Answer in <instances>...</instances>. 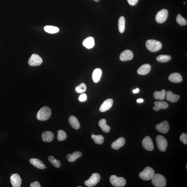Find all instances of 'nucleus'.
<instances>
[{"mask_svg":"<svg viewBox=\"0 0 187 187\" xmlns=\"http://www.w3.org/2000/svg\"><path fill=\"white\" fill-rule=\"evenodd\" d=\"M51 111L50 108L47 106L42 107L41 109L36 115V118L41 121H45L50 118Z\"/></svg>","mask_w":187,"mask_h":187,"instance_id":"obj_1","label":"nucleus"},{"mask_svg":"<svg viewBox=\"0 0 187 187\" xmlns=\"http://www.w3.org/2000/svg\"><path fill=\"white\" fill-rule=\"evenodd\" d=\"M146 48L152 52H156L160 50L162 45L161 43L154 40H149L146 42Z\"/></svg>","mask_w":187,"mask_h":187,"instance_id":"obj_2","label":"nucleus"},{"mask_svg":"<svg viewBox=\"0 0 187 187\" xmlns=\"http://www.w3.org/2000/svg\"><path fill=\"white\" fill-rule=\"evenodd\" d=\"M152 183L156 187H164L166 186V178L160 174H156L152 178Z\"/></svg>","mask_w":187,"mask_h":187,"instance_id":"obj_3","label":"nucleus"},{"mask_svg":"<svg viewBox=\"0 0 187 187\" xmlns=\"http://www.w3.org/2000/svg\"><path fill=\"white\" fill-rule=\"evenodd\" d=\"M155 173L152 168L147 167L139 174V177L141 179L145 180H152Z\"/></svg>","mask_w":187,"mask_h":187,"instance_id":"obj_4","label":"nucleus"},{"mask_svg":"<svg viewBox=\"0 0 187 187\" xmlns=\"http://www.w3.org/2000/svg\"><path fill=\"white\" fill-rule=\"evenodd\" d=\"M110 182L112 185L116 187H123L126 184V180L123 177H119L112 175L110 177Z\"/></svg>","mask_w":187,"mask_h":187,"instance_id":"obj_5","label":"nucleus"},{"mask_svg":"<svg viewBox=\"0 0 187 187\" xmlns=\"http://www.w3.org/2000/svg\"><path fill=\"white\" fill-rule=\"evenodd\" d=\"M101 179L99 174L94 173L92 174L89 179L86 180L85 184L86 186L89 187L95 186L98 183Z\"/></svg>","mask_w":187,"mask_h":187,"instance_id":"obj_6","label":"nucleus"},{"mask_svg":"<svg viewBox=\"0 0 187 187\" xmlns=\"http://www.w3.org/2000/svg\"><path fill=\"white\" fill-rule=\"evenodd\" d=\"M156 140L159 150L162 152H165L168 145L166 139L162 135H159L157 137Z\"/></svg>","mask_w":187,"mask_h":187,"instance_id":"obj_7","label":"nucleus"},{"mask_svg":"<svg viewBox=\"0 0 187 187\" xmlns=\"http://www.w3.org/2000/svg\"><path fill=\"white\" fill-rule=\"evenodd\" d=\"M169 12L166 9H163L157 13L156 16V20L159 23H163L166 21L168 16Z\"/></svg>","mask_w":187,"mask_h":187,"instance_id":"obj_8","label":"nucleus"},{"mask_svg":"<svg viewBox=\"0 0 187 187\" xmlns=\"http://www.w3.org/2000/svg\"><path fill=\"white\" fill-rule=\"evenodd\" d=\"M42 62L41 58L35 54L32 55L29 60L28 63L30 66H36L40 65Z\"/></svg>","mask_w":187,"mask_h":187,"instance_id":"obj_9","label":"nucleus"},{"mask_svg":"<svg viewBox=\"0 0 187 187\" xmlns=\"http://www.w3.org/2000/svg\"><path fill=\"white\" fill-rule=\"evenodd\" d=\"M142 145L144 149L148 151H151L154 149V146L152 141L149 136L146 137L142 141Z\"/></svg>","mask_w":187,"mask_h":187,"instance_id":"obj_10","label":"nucleus"},{"mask_svg":"<svg viewBox=\"0 0 187 187\" xmlns=\"http://www.w3.org/2000/svg\"><path fill=\"white\" fill-rule=\"evenodd\" d=\"M10 181L13 187H20L21 184V180L20 175L18 174H13L10 177Z\"/></svg>","mask_w":187,"mask_h":187,"instance_id":"obj_11","label":"nucleus"},{"mask_svg":"<svg viewBox=\"0 0 187 187\" xmlns=\"http://www.w3.org/2000/svg\"><path fill=\"white\" fill-rule=\"evenodd\" d=\"M156 128L158 132L163 134H166L169 132V126L168 122L166 121H164L160 124H157Z\"/></svg>","mask_w":187,"mask_h":187,"instance_id":"obj_12","label":"nucleus"},{"mask_svg":"<svg viewBox=\"0 0 187 187\" xmlns=\"http://www.w3.org/2000/svg\"><path fill=\"white\" fill-rule=\"evenodd\" d=\"M113 101L112 99L109 98L105 101L101 105L100 111L101 112H104L109 110L112 106Z\"/></svg>","mask_w":187,"mask_h":187,"instance_id":"obj_13","label":"nucleus"},{"mask_svg":"<svg viewBox=\"0 0 187 187\" xmlns=\"http://www.w3.org/2000/svg\"><path fill=\"white\" fill-rule=\"evenodd\" d=\"M134 54L132 51L127 50L124 51L120 55V59L121 61H130L133 59Z\"/></svg>","mask_w":187,"mask_h":187,"instance_id":"obj_14","label":"nucleus"},{"mask_svg":"<svg viewBox=\"0 0 187 187\" xmlns=\"http://www.w3.org/2000/svg\"><path fill=\"white\" fill-rule=\"evenodd\" d=\"M54 137V135L52 132L47 131L43 132L42 135V139L43 141L46 143L51 142Z\"/></svg>","mask_w":187,"mask_h":187,"instance_id":"obj_15","label":"nucleus"},{"mask_svg":"<svg viewBox=\"0 0 187 187\" xmlns=\"http://www.w3.org/2000/svg\"><path fill=\"white\" fill-rule=\"evenodd\" d=\"M125 143V139L123 137L118 139L112 144L111 147L115 150H118L123 147Z\"/></svg>","mask_w":187,"mask_h":187,"instance_id":"obj_16","label":"nucleus"},{"mask_svg":"<svg viewBox=\"0 0 187 187\" xmlns=\"http://www.w3.org/2000/svg\"><path fill=\"white\" fill-rule=\"evenodd\" d=\"M30 162L36 168L40 169H44L46 166L41 160L36 158H32L30 160Z\"/></svg>","mask_w":187,"mask_h":187,"instance_id":"obj_17","label":"nucleus"},{"mask_svg":"<svg viewBox=\"0 0 187 187\" xmlns=\"http://www.w3.org/2000/svg\"><path fill=\"white\" fill-rule=\"evenodd\" d=\"M151 69V66L149 64H144L138 69L137 72L139 74L141 75H147L150 72Z\"/></svg>","mask_w":187,"mask_h":187,"instance_id":"obj_18","label":"nucleus"},{"mask_svg":"<svg viewBox=\"0 0 187 187\" xmlns=\"http://www.w3.org/2000/svg\"><path fill=\"white\" fill-rule=\"evenodd\" d=\"M169 79L170 81L174 83H180L182 81L181 75L178 73H173L170 75Z\"/></svg>","mask_w":187,"mask_h":187,"instance_id":"obj_19","label":"nucleus"},{"mask_svg":"<svg viewBox=\"0 0 187 187\" xmlns=\"http://www.w3.org/2000/svg\"><path fill=\"white\" fill-rule=\"evenodd\" d=\"M68 121L70 126L75 129L78 130L80 128V124L78 120L74 116H70L69 118Z\"/></svg>","mask_w":187,"mask_h":187,"instance_id":"obj_20","label":"nucleus"},{"mask_svg":"<svg viewBox=\"0 0 187 187\" xmlns=\"http://www.w3.org/2000/svg\"><path fill=\"white\" fill-rule=\"evenodd\" d=\"M102 74V70L100 68H96L94 70L92 74V79L94 83H97L100 81Z\"/></svg>","mask_w":187,"mask_h":187,"instance_id":"obj_21","label":"nucleus"},{"mask_svg":"<svg viewBox=\"0 0 187 187\" xmlns=\"http://www.w3.org/2000/svg\"><path fill=\"white\" fill-rule=\"evenodd\" d=\"M166 95V100L172 103L177 102L180 98L179 95L174 94L171 91H167Z\"/></svg>","mask_w":187,"mask_h":187,"instance_id":"obj_22","label":"nucleus"},{"mask_svg":"<svg viewBox=\"0 0 187 187\" xmlns=\"http://www.w3.org/2000/svg\"><path fill=\"white\" fill-rule=\"evenodd\" d=\"M81 152L79 151L75 152L72 154H68L67 156V158L68 162L72 163L75 162L77 159L81 157L82 156Z\"/></svg>","mask_w":187,"mask_h":187,"instance_id":"obj_23","label":"nucleus"},{"mask_svg":"<svg viewBox=\"0 0 187 187\" xmlns=\"http://www.w3.org/2000/svg\"><path fill=\"white\" fill-rule=\"evenodd\" d=\"M154 104L155 106L153 107V109L156 111H158L160 109H166L169 106L168 103L165 101L155 102Z\"/></svg>","mask_w":187,"mask_h":187,"instance_id":"obj_24","label":"nucleus"},{"mask_svg":"<svg viewBox=\"0 0 187 187\" xmlns=\"http://www.w3.org/2000/svg\"><path fill=\"white\" fill-rule=\"evenodd\" d=\"M83 44L84 47L88 49H91L94 46L95 41L93 38L89 37L84 40Z\"/></svg>","mask_w":187,"mask_h":187,"instance_id":"obj_25","label":"nucleus"},{"mask_svg":"<svg viewBox=\"0 0 187 187\" xmlns=\"http://www.w3.org/2000/svg\"><path fill=\"white\" fill-rule=\"evenodd\" d=\"M99 126L102 129L103 132L107 133L110 131L111 128L106 124V121L105 119L101 120L98 122Z\"/></svg>","mask_w":187,"mask_h":187,"instance_id":"obj_26","label":"nucleus"},{"mask_svg":"<svg viewBox=\"0 0 187 187\" xmlns=\"http://www.w3.org/2000/svg\"><path fill=\"white\" fill-rule=\"evenodd\" d=\"M166 95V91L165 89H163L160 92L156 91L154 92V97L156 100H164Z\"/></svg>","mask_w":187,"mask_h":187,"instance_id":"obj_27","label":"nucleus"},{"mask_svg":"<svg viewBox=\"0 0 187 187\" xmlns=\"http://www.w3.org/2000/svg\"><path fill=\"white\" fill-rule=\"evenodd\" d=\"M125 19L123 16L120 17L118 23V27L120 33H123L125 29Z\"/></svg>","mask_w":187,"mask_h":187,"instance_id":"obj_28","label":"nucleus"},{"mask_svg":"<svg viewBox=\"0 0 187 187\" xmlns=\"http://www.w3.org/2000/svg\"><path fill=\"white\" fill-rule=\"evenodd\" d=\"M44 29L45 31L50 34L56 33L59 31L58 27L51 25L46 26L44 27Z\"/></svg>","mask_w":187,"mask_h":187,"instance_id":"obj_29","label":"nucleus"},{"mask_svg":"<svg viewBox=\"0 0 187 187\" xmlns=\"http://www.w3.org/2000/svg\"><path fill=\"white\" fill-rule=\"evenodd\" d=\"M171 59V56L167 55H160L156 58L157 61L161 63L169 61Z\"/></svg>","mask_w":187,"mask_h":187,"instance_id":"obj_30","label":"nucleus"},{"mask_svg":"<svg viewBox=\"0 0 187 187\" xmlns=\"http://www.w3.org/2000/svg\"><path fill=\"white\" fill-rule=\"evenodd\" d=\"M91 137L94 140L95 142L98 144H102L103 143L104 137L102 135H92Z\"/></svg>","mask_w":187,"mask_h":187,"instance_id":"obj_31","label":"nucleus"},{"mask_svg":"<svg viewBox=\"0 0 187 187\" xmlns=\"http://www.w3.org/2000/svg\"><path fill=\"white\" fill-rule=\"evenodd\" d=\"M48 160L49 162H50L53 166L57 168H59L61 167V163L60 161L55 159L53 156H49Z\"/></svg>","mask_w":187,"mask_h":187,"instance_id":"obj_32","label":"nucleus"},{"mask_svg":"<svg viewBox=\"0 0 187 187\" xmlns=\"http://www.w3.org/2000/svg\"><path fill=\"white\" fill-rule=\"evenodd\" d=\"M67 134L64 131L60 130L58 132L57 139L59 141H63L66 139Z\"/></svg>","mask_w":187,"mask_h":187,"instance_id":"obj_33","label":"nucleus"},{"mask_svg":"<svg viewBox=\"0 0 187 187\" xmlns=\"http://www.w3.org/2000/svg\"><path fill=\"white\" fill-rule=\"evenodd\" d=\"M86 86L84 83H83L76 87L75 91L78 93H83L86 91Z\"/></svg>","mask_w":187,"mask_h":187,"instance_id":"obj_34","label":"nucleus"},{"mask_svg":"<svg viewBox=\"0 0 187 187\" xmlns=\"http://www.w3.org/2000/svg\"><path fill=\"white\" fill-rule=\"evenodd\" d=\"M177 22L178 24L182 26H184L187 25V21L186 19L183 17L181 15L178 14L176 18Z\"/></svg>","mask_w":187,"mask_h":187,"instance_id":"obj_35","label":"nucleus"},{"mask_svg":"<svg viewBox=\"0 0 187 187\" xmlns=\"http://www.w3.org/2000/svg\"><path fill=\"white\" fill-rule=\"evenodd\" d=\"M180 140L184 144H187V135L185 133H182L180 137Z\"/></svg>","mask_w":187,"mask_h":187,"instance_id":"obj_36","label":"nucleus"},{"mask_svg":"<svg viewBox=\"0 0 187 187\" xmlns=\"http://www.w3.org/2000/svg\"><path fill=\"white\" fill-rule=\"evenodd\" d=\"M78 100L79 101L81 102H85L87 100L86 94H81L79 97Z\"/></svg>","mask_w":187,"mask_h":187,"instance_id":"obj_37","label":"nucleus"},{"mask_svg":"<svg viewBox=\"0 0 187 187\" xmlns=\"http://www.w3.org/2000/svg\"><path fill=\"white\" fill-rule=\"evenodd\" d=\"M130 5L135 6L138 3L139 0H127Z\"/></svg>","mask_w":187,"mask_h":187,"instance_id":"obj_38","label":"nucleus"},{"mask_svg":"<svg viewBox=\"0 0 187 187\" xmlns=\"http://www.w3.org/2000/svg\"><path fill=\"white\" fill-rule=\"evenodd\" d=\"M30 187H41L40 183L38 181L32 182L30 185Z\"/></svg>","mask_w":187,"mask_h":187,"instance_id":"obj_39","label":"nucleus"},{"mask_svg":"<svg viewBox=\"0 0 187 187\" xmlns=\"http://www.w3.org/2000/svg\"><path fill=\"white\" fill-rule=\"evenodd\" d=\"M139 92V89H136L133 90V92L135 94L138 93Z\"/></svg>","mask_w":187,"mask_h":187,"instance_id":"obj_40","label":"nucleus"},{"mask_svg":"<svg viewBox=\"0 0 187 187\" xmlns=\"http://www.w3.org/2000/svg\"><path fill=\"white\" fill-rule=\"evenodd\" d=\"M137 101L138 103H141L143 102L144 100L143 99H138L137 100Z\"/></svg>","mask_w":187,"mask_h":187,"instance_id":"obj_41","label":"nucleus"},{"mask_svg":"<svg viewBox=\"0 0 187 187\" xmlns=\"http://www.w3.org/2000/svg\"><path fill=\"white\" fill-rule=\"evenodd\" d=\"M94 1L96 2H98L100 1V0H94Z\"/></svg>","mask_w":187,"mask_h":187,"instance_id":"obj_42","label":"nucleus"},{"mask_svg":"<svg viewBox=\"0 0 187 187\" xmlns=\"http://www.w3.org/2000/svg\"><path fill=\"white\" fill-rule=\"evenodd\" d=\"M83 186H78V187H82Z\"/></svg>","mask_w":187,"mask_h":187,"instance_id":"obj_43","label":"nucleus"},{"mask_svg":"<svg viewBox=\"0 0 187 187\" xmlns=\"http://www.w3.org/2000/svg\"><path fill=\"white\" fill-rule=\"evenodd\" d=\"M186 3H185V2H184V4H185Z\"/></svg>","mask_w":187,"mask_h":187,"instance_id":"obj_44","label":"nucleus"},{"mask_svg":"<svg viewBox=\"0 0 187 187\" xmlns=\"http://www.w3.org/2000/svg\"><path fill=\"white\" fill-rule=\"evenodd\" d=\"M187 165H186V169H187Z\"/></svg>","mask_w":187,"mask_h":187,"instance_id":"obj_45","label":"nucleus"}]
</instances>
